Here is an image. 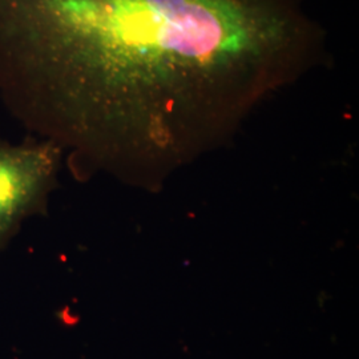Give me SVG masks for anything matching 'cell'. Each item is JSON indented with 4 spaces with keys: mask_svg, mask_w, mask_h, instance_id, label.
<instances>
[{
    "mask_svg": "<svg viewBox=\"0 0 359 359\" xmlns=\"http://www.w3.org/2000/svg\"><path fill=\"white\" fill-rule=\"evenodd\" d=\"M306 0H0V97L75 170L140 185L323 63Z\"/></svg>",
    "mask_w": 359,
    "mask_h": 359,
    "instance_id": "1",
    "label": "cell"
},
{
    "mask_svg": "<svg viewBox=\"0 0 359 359\" xmlns=\"http://www.w3.org/2000/svg\"><path fill=\"white\" fill-rule=\"evenodd\" d=\"M65 152L48 140H0V252L27 218L44 212Z\"/></svg>",
    "mask_w": 359,
    "mask_h": 359,
    "instance_id": "2",
    "label": "cell"
}]
</instances>
